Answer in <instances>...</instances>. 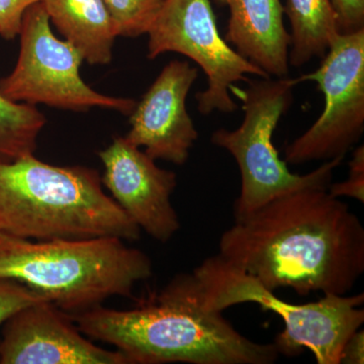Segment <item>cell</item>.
<instances>
[{"instance_id":"obj_11","label":"cell","mask_w":364,"mask_h":364,"mask_svg":"<svg viewBox=\"0 0 364 364\" xmlns=\"http://www.w3.org/2000/svg\"><path fill=\"white\" fill-rule=\"evenodd\" d=\"M68 314L52 301L21 309L6 321L2 364H130L122 352L91 343Z\"/></svg>"},{"instance_id":"obj_18","label":"cell","mask_w":364,"mask_h":364,"mask_svg":"<svg viewBox=\"0 0 364 364\" xmlns=\"http://www.w3.org/2000/svg\"><path fill=\"white\" fill-rule=\"evenodd\" d=\"M49 301L16 280L0 277V325L26 306Z\"/></svg>"},{"instance_id":"obj_3","label":"cell","mask_w":364,"mask_h":364,"mask_svg":"<svg viewBox=\"0 0 364 364\" xmlns=\"http://www.w3.org/2000/svg\"><path fill=\"white\" fill-rule=\"evenodd\" d=\"M0 233L33 241H136L141 229L105 193L97 170L55 166L31 155L0 163Z\"/></svg>"},{"instance_id":"obj_4","label":"cell","mask_w":364,"mask_h":364,"mask_svg":"<svg viewBox=\"0 0 364 364\" xmlns=\"http://www.w3.org/2000/svg\"><path fill=\"white\" fill-rule=\"evenodd\" d=\"M149 256L117 237L33 241L0 233V277L16 280L68 315L133 296L151 277Z\"/></svg>"},{"instance_id":"obj_22","label":"cell","mask_w":364,"mask_h":364,"mask_svg":"<svg viewBox=\"0 0 364 364\" xmlns=\"http://www.w3.org/2000/svg\"><path fill=\"white\" fill-rule=\"evenodd\" d=\"M340 363L363 364L364 363V332L358 329L353 333L341 352Z\"/></svg>"},{"instance_id":"obj_16","label":"cell","mask_w":364,"mask_h":364,"mask_svg":"<svg viewBox=\"0 0 364 364\" xmlns=\"http://www.w3.org/2000/svg\"><path fill=\"white\" fill-rule=\"evenodd\" d=\"M45 124L44 114L33 105L11 102L0 93V163L35 154Z\"/></svg>"},{"instance_id":"obj_8","label":"cell","mask_w":364,"mask_h":364,"mask_svg":"<svg viewBox=\"0 0 364 364\" xmlns=\"http://www.w3.org/2000/svg\"><path fill=\"white\" fill-rule=\"evenodd\" d=\"M147 33L148 59L179 53L205 72L207 88L196 95L198 112L203 116L215 111H236L238 105L230 90L234 83L247 81L248 74L269 77L223 39L210 0H165Z\"/></svg>"},{"instance_id":"obj_7","label":"cell","mask_w":364,"mask_h":364,"mask_svg":"<svg viewBox=\"0 0 364 364\" xmlns=\"http://www.w3.org/2000/svg\"><path fill=\"white\" fill-rule=\"evenodd\" d=\"M20 36L16 67L0 79V93L6 100L70 111L100 107L127 116L135 109L136 102L132 98L107 97L86 85L79 73L82 55L70 43L55 37L41 2L26 9Z\"/></svg>"},{"instance_id":"obj_10","label":"cell","mask_w":364,"mask_h":364,"mask_svg":"<svg viewBox=\"0 0 364 364\" xmlns=\"http://www.w3.org/2000/svg\"><path fill=\"white\" fill-rule=\"evenodd\" d=\"M104 163L102 182L129 218L155 240L166 243L181 229L171 203L176 174L160 168L140 147L117 136L98 153Z\"/></svg>"},{"instance_id":"obj_1","label":"cell","mask_w":364,"mask_h":364,"mask_svg":"<svg viewBox=\"0 0 364 364\" xmlns=\"http://www.w3.org/2000/svg\"><path fill=\"white\" fill-rule=\"evenodd\" d=\"M218 255L272 291L346 296L364 272V228L328 188L306 186L236 218Z\"/></svg>"},{"instance_id":"obj_19","label":"cell","mask_w":364,"mask_h":364,"mask_svg":"<svg viewBox=\"0 0 364 364\" xmlns=\"http://www.w3.org/2000/svg\"><path fill=\"white\" fill-rule=\"evenodd\" d=\"M328 191L335 198L348 196L364 203V148L359 146L353 151L349 162V176L345 181L331 183Z\"/></svg>"},{"instance_id":"obj_17","label":"cell","mask_w":364,"mask_h":364,"mask_svg":"<svg viewBox=\"0 0 364 364\" xmlns=\"http://www.w3.org/2000/svg\"><path fill=\"white\" fill-rule=\"evenodd\" d=\"M165 0H104L117 36L136 38L147 33Z\"/></svg>"},{"instance_id":"obj_15","label":"cell","mask_w":364,"mask_h":364,"mask_svg":"<svg viewBox=\"0 0 364 364\" xmlns=\"http://www.w3.org/2000/svg\"><path fill=\"white\" fill-rule=\"evenodd\" d=\"M284 9L291 28L289 64L299 68L314 58H324L341 35L330 0H287Z\"/></svg>"},{"instance_id":"obj_2","label":"cell","mask_w":364,"mask_h":364,"mask_svg":"<svg viewBox=\"0 0 364 364\" xmlns=\"http://www.w3.org/2000/svg\"><path fill=\"white\" fill-rule=\"evenodd\" d=\"M69 316L83 334L114 345L130 364H272L280 355L274 343L248 339L221 312L205 309L188 274L131 310L100 305Z\"/></svg>"},{"instance_id":"obj_9","label":"cell","mask_w":364,"mask_h":364,"mask_svg":"<svg viewBox=\"0 0 364 364\" xmlns=\"http://www.w3.org/2000/svg\"><path fill=\"white\" fill-rule=\"evenodd\" d=\"M317 70L296 79L315 81L325 97L321 116L284 149V162L299 165L346 156L364 131V30L339 35Z\"/></svg>"},{"instance_id":"obj_20","label":"cell","mask_w":364,"mask_h":364,"mask_svg":"<svg viewBox=\"0 0 364 364\" xmlns=\"http://www.w3.org/2000/svg\"><path fill=\"white\" fill-rule=\"evenodd\" d=\"M41 0H0V36L13 40L20 35L26 9Z\"/></svg>"},{"instance_id":"obj_12","label":"cell","mask_w":364,"mask_h":364,"mask_svg":"<svg viewBox=\"0 0 364 364\" xmlns=\"http://www.w3.org/2000/svg\"><path fill=\"white\" fill-rule=\"evenodd\" d=\"M198 76L188 62L167 64L132 112L131 130L124 138L145 148L154 160L176 165L188 161L198 133L186 111V97Z\"/></svg>"},{"instance_id":"obj_5","label":"cell","mask_w":364,"mask_h":364,"mask_svg":"<svg viewBox=\"0 0 364 364\" xmlns=\"http://www.w3.org/2000/svg\"><path fill=\"white\" fill-rule=\"evenodd\" d=\"M189 282L205 309L223 312L230 306L254 303L272 311L284 323L274 343L279 354L296 356L304 348L313 352L318 364H340L345 343L364 323V294L335 296L296 305L275 296L274 291L219 255L210 256L193 273Z\"/></svg>"},{"instance_id":"obj_21","label":"cell","mask_w":364,"mask_h":364,"mask_svg":"<svg viewBox=\"0 0 364 364\" xmlns=\"http://www.w3.org/2000/svg\"><path fill=\"white\" fill-rule=\"evenodd\" d=\"M337 16L340 33L364 30V0H330Z\"/></svg>"},{"instance_id":"obj_6","label":"cell","mask_w":364,"mask_h":364,"mask_svg":"<svg viewBox=\"0 0 364 364\" xmlns=\"http://www.w3.org/2000/svg\"><path fill=\"white\" fill-rule=\"evenodd\" d=\"M248 82L244 90L233 87L244 112L241 126L232 131L219 129L210 136V142L227 150L240 170L241 191L234 205L235 219L296 189L329 188L333 172L345 158L325 161L304 176L289 171L273 145L272 136L279 119L293 105V90L298 80L260 77L248 79Z\"/></svg>"},{"instance_id":"obj_13","label":"cell","mask_w":364,"mask_h":364,"mask_svg":"<svg viewBox=\"0 0 364 364\" xmlns=\"http://www.w3.org/2000/svg\"><path fill=\"white\" fill-rule=\"evenodd\" d=\"M229 9L228 44L269 77H287L291 38L280 0H215Z\"/></svg>"},{"instance_id":"obj_14","label":"cell","mask_w":364,"mask_h":364,"mask_svg":"<svg viewBox=\"0 0 364 364\" xmlns=\"http://www.w3.org/2000/svg\"><path fill=\"white\" fill-rule=\"evenodd\" d=\"M67 42L92 65L112 61L116 26L104 0H41Z\"/></svg>"}]
</instances>
